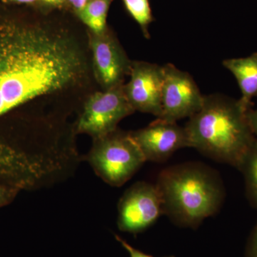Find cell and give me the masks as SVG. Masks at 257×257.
<instances>
[{
  "instance_id": "3",
  "label": "cell",
  "mask_w": 257,
  "mask_h": 257,
  "mask_svg": "<svg viewBox=\"0 0 257 257\" xmlns=\"http://www.w3.org/2000/svg\"><path fill=\"white\" fill-rule=\"evenodd\" d=\"M156 185L164 214L175 224L194 229L220 210L226 196L217 171L202 162L165 168L159 175Z\"/></svg>"
},
{
  "instance_id": "4",
  "label": "cell",
  "mask_w": 257,
  "mask_h": 257,
  "mask_svg": "<svg viewBox=\"0 0 257 257\" xmlns=\"http://www.w3.org/2000/svg\"><path fill=\"white\" fill-rule=\"evenodd\" d=\"M87 160L98 177L116 187L128 182L146 162L131 134L118 128L94 139Z\"/></svg>"
},
{
  "instance_id": "16",
  "label": "cell",
  "mask_w": 257,
  "mask_h": 257,
  "mask_svg": "<svg viewBox=\"0 0 257 257\" xmlns=\"http://www.w3.org/2000/svg\"><path fill=\"white\" fill-rule=\"evenodd\" d=\"M115 238H116V241H119L120 243H121V246H123L128 251V253H130V257H155L152 256V255L147 254V253H145L143 252V251H140V250L138 249V248H135L133 247V246L130 244L124 239L121 237V236H118V235H115ZM163 257H175L174 256H163Z\"/></svg>"
},
{
  "instance_id": "10",
  "label": "cell",
  "mask_w": 257,
  "mask_h": 257,
  "mask_svg": "<svg viewBox=\"0 0 257 257\" xmlns=\"http://www.w3.org/2000/svg\"><path fill=\"white\" fill-rule=\"evenodd\" d=\"M147 161L162 163L180 149L190 147L185 128L157 118L146 127L131 132Z\"/></svg>"
},
{
  "instance_id": "19",
  "label": "cell",
  "mask_w": 257,
  "mask_h": 257,
  "mask_svg": "<svg viewBox=\"0 0 257 257\" xmlns=\"http://www.w3.org/2000/svg\"><path fill=\"white\" fill-rule=\"evenodd\" d=\"M72 7L76 14L81 11L91 0H67Z\"/></svg>"
},
{
  "instance_id": "14",
  "label": "cell",
  "mask_w": 257,
  "mask_h": 257,
  "mask_svg": "<svg viewBox=\"0 0 257 257\" xmlns=\"http://www.w3.org/2000/svg\"><path fill=\"white\" fill-rule=\"evenodd\" d=\"M122 2L128 13L140 25L144 36L150 39L149 27L154 18L149 0H122Z\"/></svg>"
},
{
  "instance_id": "11",
  "label": "cell",
  "mask_w": 257,
  "mask_h": 257,
  "mask_svg": "<svg viewBox=\"0 0 257 257\" xmlns=\"http://www.w3.org/2000/svg\"><path fill=\"white\" fill-rule=\"evenodd\" d=\"M222 64L237 81L241 92L239 102L249 110L253 98L257 97V52L246 57L227 59Z\"/></svg>"
},
{
  "instance_id": "18",
  "label": "cell",
  "mask_w": 257,
  "mask_h": 257,
  "mask_svg": "<svg viewBox=\"0 0 257 257\" xmlns=\"http://www.w3.org/2000/svg\"><path fill=\"white\" fill-rule=\"evenodd\" d=\"M247 118L251 130L257 138V109H253L252 108L250 109L247 111Z\"/></svg>"
},
{
  "instance_id": "13",
  "label": "cell",
  "mask_w": 257,
  "mask_h": 257,
  "mask_svg": "<svg viewBox=\"0 0 257 257\" xmlns=\"http://www.w3.org/2000/svg\"><path fill=\"white\" fill-rule=\"evenodd\" d=\"M244 177L246 196L257 210V138L239 169Z\"/></svg>"
},
{
  "instance_id": "5",
  "label": "cell",
  "mask_w": 257,
  "mask_h": 257,
  "mask_svg": "<svg viewBox=\"0 0 257 257\" xmlns=\"http://www.w3.org/2000/svg\"><path fill=\"white\" fill-rule=\"evenodd\" d=\"M126 99L124 84L92 94L86 101L77 120V132L93 140L105 136L117 128L124 118L135 112Z\"/></svg>"
},
{
  "instance_id": "22",
  "label": "cell",
  "mask_w": 257,
  "mask_h": 257,
  "mask_svg": "<svg viewBox=\"0 0 257 257\" xmlns=\"http://www.w3.org/2000/svg\"><path fill=\"white\" fill-rule=\"evenodd\" d=\"M42 2H43L45 4L50 5V0H41Z\"/></svg>"
},
{
  "instance_id": "9",
  "label": "cell",
  "mask_w": 257,
  "mask_h": 257,
  "mask_svg": "<svg viewBox=\"0 0 257 257\" xmlns=\"http://www.w3.org/2000/svg\"><path fill=\"white\" fill-rule=\"evenodd\" d=\"M130 76V81L124 84V91L134 110L160 117L165 76L163 66L135 61L132 63Z\"/></svg>"
},
{
  "instance_id": "2",
  "label": "cell",
  "mask_w": 257,
  "mask_h": 257,
  "mask_svg": "<svg viewBox=\"0 0 257 257\" xmlns=\"http://www.w3.org/2000/svg\"><path fill=\"white\" fill-rule=\"evenodd\" d=\"M248 111L239 99L220 94L204 96L202 109L184 126L191 148L239 170L256 139L248 122Z\"/></svg>"
},
{
  "instance_id": "12",
  "label": "cell",
  "mask_w": 257,
  "mask_h": 257,
  "mask_svg": "<svg viewBox=\"0 0 257 257\" xmlns=\"http://www.w3.org/2000/svg\"><path fill=\"white\" fill-rule=\"evenodd\" d=\"M112 0H91L78 13L80 19L92 33L100 35L107 30L106 18Z\"/></svg>"
},
{
  "instance_id": "6",
  "label": "cell",
  "mask_w": 257,
  "mask_h": 257,
  "mask_svg": "<svg viewBox=\"0 0 257 257\" xmlns=\"http://www.w3.org/2000/svg\"><path fill=\"white\" fill-rule=\"evenodd\" d=\"M162 214L163 203L156 184L136 182L118 204V228L136 235L150 228Z\"/></svg>"
},
{
  "instance_id": "17",
  "label": "cell",
  "mask_w": 257,
  "mask_h": 257,
  "mask_svg": "<svg viewBox=\"0 0 257 257\" xmlns=\"http://www.w3.org/2000/svg\"><path fill=\"white\" fill-rule=\"evenodd\" d=\"M246 257H257V223L248 240Z\"/></svg>"
},
{
  "instance_id": "7",
  "label": "cell",
  "mask_w": 257,
  "mask_h": 257,
  "mask_svg": "<svg viewBox=\"0 0 257 257\" xmlns=\"http://www.w3.org/2000/svg\"><path fill=\"white\" fill-rule=\"evenodd\" d=\"M163 68L162 111L159 118L177 122L184 118H190L202 109L204 95L188 72L171 63L165 64Z\"/></svg>"
},
{
  "instance_id": "15",
  "label": "cell",
  "mask_w": 257,
  "mask_h": 257,
  "mask_svg": "<svg viewBox=\"0 0 257 257\" xmlns=\"http://www.w3.org/2000/svg\"><path fill=\"white\" fill-rule=\"evenodd\" d=\"M20 189L8 184H0V207L13 200Z\"/></svg>"
},
{
  "instance_id": "20",
  "label": "cell",
  "mask_w": 257,
  "mask_h": 257,
  "mask_svg": "<svg viewBox=\"0 0 257 257\" xmlns=\"http://www.w3.org/2000/svg\"><path fill=\"white\" fill-rule=\"evenodd\" d=\"M4 1L18 3V4H33L40 0H4Z\"/></svg>"
},
{
  "instance_id": "8",
  "label": "cell",
  "mask_w": 257,
  "mask_h": 257,
  "mask_svg": "<svg viewBox=\"0 0 257 257\" xmlns=\"http://www.w3.org/2000/svg\"><path fill=\"white\" fill-rule=\"evenodd\" d=\"M89 42L94 74L103 89L124 84L125 76L130 75L133 62L128 60L117 39L107 29L100 35L91 32Z\"/></svg>"
},
{
  "instance_id": "21",
  "label": "cell",
  "mask_w": 257,
  "mask_h": 257,
  "mask_svg": "<svg viewBox=\"0 0 257 257\" xmlns=\"http://www.w3.org/2000/svg\"><path fill=\"white\" fill-rule=\"evenodd\" d=\"M66 0H50V6H60V5H63L65 3Z\"/></svg>"
},
{
  "instance_id": "1",
  "label": "cell",
  "mask_w": 257,
  "mask_h": 257,
  "mask_svg": "<svg viewBox=\"0 0 257 257\" xmlns=\"http://www.w3.org/2000/svg\"><path fill=\"white\" fill-rule=\"evenodd\" d=\"M86 69L84 52L69 34L41 25L0 23V116L74 85Z\"/></svg>"
}]
</instances>
